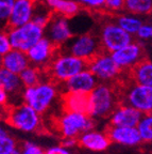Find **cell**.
<instances>
[{"label": "cell", "mask_w": 152, "mask_h": 154, "mask_svg": "<svg viewBox=\"0 0 152 154\" xmlns=\"http://www.w3.org/2000/svg\"><path fill=\"white\" fill-rule=\"evenodd\" d=\"M95 118L88 113L65 111L57 121V130L63 138H78L81 134L94 130Z\"/></svg>", "instance_id": "277c9868"}, {"label": "cell", "mask_w": 152, "mask_h": 154, "mask_svg": "<svg viewBox=\"0 0 152 154\" xmlns=\"http://www.w3.org/2000/svg\"><path fill=\"white\" fill-rule=\"evenodd\" d=\"M136 34H137L139 38H144V40L150 38L152 34V27L149 26V25H143V26L139 28V30H138Z\"/></svg>", "instance_id": "836d02e7"}, {"label": "cell", "mask_w": 152, "mask_h": 154, "mask_svg": "<svg viewBox=\"0 0 152 154\" xmlns=\"http://www.w3.org/2000/svg\"><path fill=\"white\" fill-rule=\"evenodd\" d=\"M43 70L37 66H28L26 70L22 71L19 76L22 79V84H24L25 88L28 87H33L36 86L40 82V75H42Z\"/></svg>", "instance_id": "d4e9b609"}, {"label": "cell", "mask_w": 152, "mask_h": 154, "mask_svg": "<svg viewBox=\"0 0 152 154\" xmlns=\"http://www.w3.org/2000/svg\"><path fill=\"white\" fill-rule=\"evenodd\" d=\"M64 45L67 46L68 53L70 55L85 59L86 61L95 57L96 55H98L101 51H105L104 47L101 44L99 35L93 33V32L83 33L75 38H72Z\"/></svg>", "instance_id": "ba28073f"}, {"label": "cell", "mask_w": 152, "mask_h": 154, "mask_svg": "<svg viewBox=\"0 0 152 154\" xmlns=\"http://www.w3.org/2000/svg\"><path fill=\"white\" fill-rule=\"evenodd\" d=\"M5 122L13 128L25 133H32L39 128V113L25 102L19 105L7 106Z\"/></svg>", "instance_id": "3957f363"}, {"label": "cell", "mask_w": 152, "mask_h": 154, "mask_svg": "<svg viewBox=\"0 0 152 154\" xmlns=\"http://www.w3.org/2000/svg\"><path fill=\"white\" fill-rule=\"evenodd\" d=\"M36 1L37 0H16L12 14L10 16L7 25L3 26L2 31L9 32L12 29L31 22L34 14Z\"/></svg>", "instance_id": "5bb4252c"}, {"label": "cell", "mask_w": 152, "mask_h": 154, "mask_svg": "<svg viewBox=\"0 0 152 154\" xmlns=\"http://www.w3.org/2000/svg\"><path fill=\"white\" fill-rule=\"evenodd\" d=\"M7 100H9V93L4 89H0V103L2 106L7 105Z\"/></svg>", "instance_id": "8d00e7d4"}, {"label": "cell", "mask_w": 152, "mask_h": 154, "mask_svg": "<svg viewBox=\"0 0 152 154\" xmlns=\"http://www.w3.org/2000/svg\"><path fill=\"white\" fill-rule=\"evenodd\" d=\"M117 88L113 85L100 84L89 93L88 115L93 118H107L118 107Z\"/></svg>", "instance_id": "7a4b0ae2"}, {"label": "cell", "mask_w": 152, "mask_h": 154, "mask_svg": "<svg viewBox=\"0 0 152 154\" xmlns=\"http://www.w3.org/2000/svg\"><path fill=\"white\" fill-rule=\"evenodd\" d=\"M61 49L62 47L54 45L50 40L44 36L27 51V55L30 59V62L34 66L43 70L52 61L57 54L61 53Z\"/></svg>", "instance_id": "8fae6325"}, {"label": "cell", "mask_w": 152, "mask_h": 154, "mask_svg": "<svg viewBox=\"0 0 152 154\" xmlns=\"http://www.w3.org/2000/svg\"><path fill=\"white\" fill-rule=\"evenodd\" d=\"M126 71L135 84L152 86V62L148 59L140 61L135 66L127 69Z\"/></svg>", "instance_id": "44dd1931"}, {"label": "cell", "mask_w": 152, "mask_h": 154, "mask_svg": "<svg viewBox=\"0 0 152 154\" xmlns=\"http://www.w3.org/2000/svg\"><path fill=\"white\" fill-rule=\"evenodd\" d=\"M17 144L15 139L10 136V134L4 130H0V154H13L16 150Z\"/></svg>", "instance_id": "83f0119b"}, {"label": "cell", "mask_w": 152, "mask_h": 154, "mask_svg": "<svg viewBox=\"0 0 152 154\" xmlns=\"http://www.w3.org/2000/svg\"><path fill=\"white\" fill-rule=\"evenodd\" d=\"M112 57L122 70L131 69L138 64L140 61L147 59L143 44L138 42H132L129 45L114 51L112 53Z\"/></svg>", "instance_id": "4fadbf2b"}, {"label": "cell", "mask_w": 152, "mask_h": 154, "mask_svg": "<svg viewBox=\"0 0 152 154\" xmlns=\"http://www.w3.org/2000/svg\"><path fill=\"white\" fill-rule=\"evenodd\" d=\"M88 69V63L85 59L79 58L70 54L59 53L52 61L43 69V72L48 74L50 82L52 84L67 82L78 73Z\"/></svg>", "instance_id": "6da1fadb"}, {"label": "cell", "mask_w": 152, "mask_h": 154, "mask_svg": "<svg viewBox=\"0 0 152 154\" xmlns=\"http://www.w3.org/2000/svg\"><path fill=\"white\" fill-rule=\"evenodd\" d=\"M89 93L67 91L63 95V108L65 111L88 113Z\"/></svg>", "instance_id": "ffe728a7"}, {"label": "cell", "mask_w": 152, "mask_h": 154, "mask_svg": "<svg viewBox=\"0 0 152 154\" xmlns=\"http://www.w3.org/2000/svg\"><path fill=\"white\" fill-rule=\"evenodd\" d=\"M124 11L134 15H146L152 13V0H126Z\"/></svg>", "instance_id": "cb8c5ba5"}, {"label": "cell", "mask_w": 152, "mask_h": 154, "mask_svg": "<svg viewBox=\"0 0 152 154\" xmlns=\"http://www.w3.org/2000/svg\"><path fill=\"white\" fill-rule=\"evenodd\" d=\"M20 154H45L42 148L33 142L27 141L22 144V149L20 150Z\"/></svg>", "instance_id": "4dcf8cb0"}, {"label": "cell", "mask_w": 152, "mask_h": 154, "mask_svg": "<svg viewBox=\"0 0 152 154\" xmlns=\"http://www.w3.org/2000/svg\"><path fill=\"white\" fill-rule=\"evenodd\" d=\"M121 88L126 89V91L121 90L120 100L121 104L130 105L134 108L138 109L143 113L152 112V86L131 82L130 86H127L116 80Z\"/></svg>", "instance_id": "5b68a950"}, {"label": "cell", "mask_w": 152, "mask_h": 154, "mask_svg": "<svg viewBox=\"0 0 152 154\" xmlns=\"http://www.w3.org/2000/svg\"><path fill=\"white\" fill-rule=\"evenodd\" d=\"M87 63L88 70L101 82H114L122 72V69L113 59L112 54L107 51L96 55Z\"/></svg>", "instance_id": "30bf717a"}, {"label": "cell", "mask_w": 152, "mask_h": 154, "mask_svg": "<svg viewBox=\"0 0 152 154\" xmlns=\"http://www.w3.org/2000/svg\"><path fill=\"white\" fill-rule=\"evenodd\" d=\"M143 142L152 141V112L144 113L137 125Z\"/></svg>", "instance_id": "4316f807"}, {"label": "cell", "mask_w": 152, "mask_h": 154, "mask_svg": "<svg viewBox=\"0 0 152 154\" xmlns=\"http://www.w3.org/2000/svg\"><path fill=\"white\" fill-rule=\"evenodd\" d=\"M13 154H20V150H19V149H17L16 151H15V152H14V153H13Z\"/></svg>", "instance_id": "74e56055"}, {"label": "cell", "mask_w": 152, "mask_h": 154, "mask_svg": "<svg viewBox=\"0 0 152 154\" xmlns=\"http://www.w3.org/2000/svg\"><path fill=\"white\" fill-rule=\"evenodd\" d=\"M105 133L110 137L111 141L115 143L122 144L127 147H134L143 142L137 126H115L110 124Z\"/></svg>", "instance_id": "9a60e30c"}, {"label": "cell", "mask_w": 152, "mask_h": 154, "mask_svg": "<svg viewBox=\"0 0 152 154\" xmlns=\"http://www.w3.org/2000/svg\"><path fill=\"white\" fill-rule=\"evenodd\" d=\"M16 0H0V18L2 22V27L5 26L12 14Z\"/></svg>", "instance_id": "f1b7e54d"}, {"label": "cell", "mask_w": 152, "mask_h": 154, "mask_svg": "<svg viewBox=\"0 0 152 154\" xmlns=\"http://www.w3.org/2000/svg\"><path fill=\"white\" fill-rule=\"evenodd\" d=\"M126 0H105V10L109 12H117L124 9Z\"/></svg>", "instance_id": "1f68e13d"}, {"label": "cell", "mask_w": 152, "mask_h": 154, "mask_svg": "<svg viewBox=\"0 0 152 154\" xmlns=\"http://www.w3.org/2000/svg\"><path fill=\"white\" fill-rule=\"evenodd\" d=\"M47 5L57 14L72 18L80 12V2L75 0H46Z\"/></svg>", "instance_id": "603a6c76"}, {"label": "cell", "mask_w": 152, "mask_h": 154, "mask_svg": "<svg viewBox=\"0 0 152 154\" xmlns=\"http://www.w3.org/2000/svg\"><path fill=\"white\" fill-rule=\"evenodd\" d=\"M67 17L53 12L52 17L44 29L45 38L52 42L54 45L62 47L66 42L72 38V30L69 27Z\"/></svg>", "instance_id": "7c38bea8"}, {"label": "cell", "mask_w": 152, "mask_h": 154, "mask_svg": "<svg viewBox=\"0 0 152 154\" xmlns=\"http://www.w3.org/2000/svg\"><path fill=\"white\" fill-rule=\"evenodd\" d=\"M99 38L105 51L114 53L132 43V34L122 29L115 20H103L99 31Z\"/></svg>", "instance_id": "8992f818"}, {"label": "cell", "mask_w": 152, "mask_h": 154, "mask_svg": "<svg viewBox=\"0 0 152 154\" xmlns=\"http://www.w3.org/2000/svg\"><path fill=\"white\" fill-rule=\"evenodd\" d=\"M115 22L119 25L122 29L131 34H136L139 28L143 26V23L139 18L134 16H128V15H120L117 16Z\"/></svg>", "instance_id": "484cf974"}, {"label": "cell", "mask_w": 152, "mask_h": 154, "mask_svg": "<svg viewBox=\"0 0 152 154\" xmlns=\"http://www.w3.org/2000/svg\"><path fill=\"white\" fill-rule=\"evenodd\" d=\"M80 5L88 9H105V0H78Z\"/></svg>", "instance_id": "d6a6232c"}, {"label": "cell", "mask_w": 152, "mask_h": 154, "mask_svg": "<svg viewBox=\"0 0 152 154\" xmlns=\"http://www.w3.org/2000/svg\"><path fill=\"white\" fill-rule=\"evenodd\" d=\"M12 44L10 41L9 34L7 32L2 31L1 32V35H0V55L3 56L5 54H7L10 51H12Z\"/></svg>", "instance_id": "f546056e"}, {"label": "cell", "mask_w": 152, "mask_h": 154, "mask_svg": "<svg viewBox=\"0 0 152 154\" xmlns=\"http://www.w3.org/2000/svg\"><path fill=\"white\" fill-rule=\"evenodd\" d=\"M111 139L107 133L92 130L81 134L78 137V146L92 152L105 151L111 144Z\"/></svg>", "instance_id": "e0dca14e"}, {"label": "cell", "mask_w": 152, "mask_h": 154, "mask_svg": "<svg viewBox=\"0 0 152 154\" xmlns=\"http://www.w3.org/2000/svg\"><path fill=\"white\" fill-rule=\"evenodd\" d=\"M98 85V78L88 69L78 73L65 82L67 91L90 93Z\"/></svg>", "instance_id": "ac0fdd59"}, {"label": "cell", "mask_w": 152, "mask_h": 154, "mask_svg": "<svg viewBox=\"0 0 152 154\" xmlns=\"http://www.w3.org/2000/svg\"><path fill=\"white\" fill-rule=\"evenodd\" d=\"M144 113L130 105L119 104L118 107L110 116V124L115 126H132L135 128L139 123Z\"/></svg>", "instance_id": "2e32d148"}, {"label": "cell", "mask_w": 152, "mask_h": 154, "mask_svg": "<svg viewBox=\"0 0 152 154\" xmlns=\"http://www.w3.org/2000/svg\"><path fill=\"white\" fill-rule=\"evenodd\" d=\"M77 144H78V138H64L62 141V146L67 149L74 148Z\"/></svg>", "instance_id": "d590c367"}, {"label": "cell", "mask_w": 152, "mask_h": 154, "mask_svg": "<svg viewBox=\"0 0 152 154\" xmlns=\"http://www.w3.org/2000/svg\"><path fill=\"white\" fill-rule=\"evenodd\" d=\"M45 154H70V152H69V150L67 148L61 146V147L50 148L45 152Z\"/></svg>", "instance_id": "e575fe53"}, {"label": "cell", "mask_w": 152, "mask_h": 154, "mask_svg": "<svg viewBox=\"0 0 152 154\" xmlns=\"http://www.w3.org/2000/svg\"><path fill=\"white\" fill-rule=\"evenodd\" d=\"M30 59L25 51L13 48L7 54L1 56V67L16 74H20L27 67L30 66Z\"/></svg>", "instance_id": "d6986e66"}, {"label": "cell", "mask_w": 152, "mask_h": 154, "mask_svg": "<svg viewBox=\"0 0 152 154\" xmlns=\"http://www.w3.org/2000/svg\"><path fill=\"white\" fill-rule=\"evenodd\" d=\"M151 38H152V34H151Z\"/></svg>", "instance_id": "f35d334b"}, {"label": "cell", "mask_w": 152, "mask_h": 154, "mask_svg": "<svg viewBox=\"0 0 152 154\" xmlns=\"http://www.w3.org/2000/svg\"><path fill=\"white\" fill-rule=\"evenodd\" d=\"M7 33L9 34L12 47L25 53H27L40 38L45 36L44 28L33 22L12 29Z\"/></svg>", "instance_id": "9c48e42d"}, {"label": "cell", "mask_w": 152, "mask_h": 154, "mask_svg": "<svg viewBox=\"0 0 152 154\" xmlns=\"http://www.w3.org/2000/svg\"><path fill=\"white\" fill-rule=\"evenodd\" d=\"M57 89L54 84L39 82L33 87H28L22 91V100L25 103L33 107L38 113H44L54 101Z\"/></svg>", "instance_id": "52a82bcc"}, {"label": "cell", "mask_w": 152, "mask_h": 154, "mask_svg": "<svg viewBox=\"0 0 152 154\" xmlns=\"http://www.w3.org/2000/svg\"><path fill=\"white\" fill-rule=\"evenodd\" d=\"M0 86L7 93L11 94H17L22 92V88L25 87L19 74L11 72L4 67H1L0 71Z\"/></svg>", "instance_id": "7402d4cb"}]
</instances>
